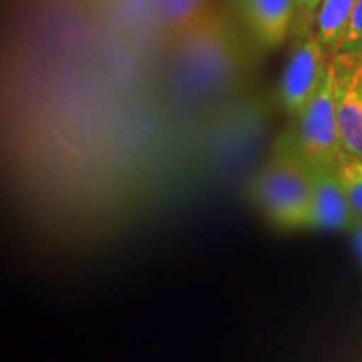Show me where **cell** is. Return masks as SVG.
Returning a JSON list of instances; mask_svg holds the SVG:
<instances>
[{"instance_id":"obj_1","label":"cell","mask_w":362,"mask_h":362,"mask_svg":"<svg viewBox=\"0 0 362 362\" xmlns=\"http://www.w3.org/2000/svg\"><path fill=\"white\" fill-rule=\"evenodd\" d=\"M248 200L275 228L307 230L312 198V168L280 134L269 160L248 181Z\"/></svg>"},{"instance_id":"obj_2","label":"cell","mask_w":362,"mask_h":362,"mask_svg":"<svg viewBox=\"0 0 362 362\" xmlns=\"http://www.w3.org/2000/svg\"><path fill=\"white\" fill-rule=\"evenodd\" d=\"M288 141L304 156L310 168H336L346 153L339 128L334 94V76L329 67L327 78L314 99L282 131Z\"/></svg>"},{"instance_id":"obj_3","label":"cell","mask_w":362,"mask_h":362,"mask_svg":"<svg viewBox=\"0 0 362 362\" xmlns=\"http://www.w3.org/2000/svg\"><path fill=\"white\" fill-rule=\"evenodd\" d=\"M332 57L325 52L315 33L293 39L292 51L285 62L277 86L280 110L296 117L322 88Z\"/></svg>"},{"instance_id":"obj_4","label":"cell","mask_w":362,"mask_h":362,"mask_svg":"<svg viewBox=\"0 0 362 362\" xmlns=\"http://www.w3.org/2000/svg\"><path fill=\"white\" fill-rule=\"evenodd\" d=\"M330 69L344 149L362 158V52L337 54Z\"/></svg>"},{"instance_id":"obj_5","label":"cell","mask_w":362,"mask_h":362,"mask_svg":"<svg viewBox=\"0 0 362 362\" xmlns=\"http://www.w3.org/2000/svg\"><path fill=\"white\" fill-rule=\"evenodd\" d=\"M235 19L262 51H277L292 37L296 0H228Z\"/></svg>"},{"instance_id":"obj_6","label":"cell","mask_w":362,"mask_h":362,"mask_svg":"<svg viewBox=\"0 0 362 362\" xmlns=\"http://www.w3.org/2000/svg\"><path fill=\"white\" fill-rule=\"evenodd\" d=\"M359 220L344 192L336 168H312V198L307 230H352Z\"/></svg>"},{"instance_id":"obj_7","label":"cell","mask_w":362,"mask_h":362,"mask_svg":"<svg viewBox=\"0 0 362 362\" xmlns=\"http://www.w3.org/2000/svg\"><path fill=\"white\" fill-rule=\"evenodd\" d=\"M357 0H322L315 17V34L325 52L336 57Z\"/></svg>"},{"instance_id":"obj_8","label":"cell","mask_w":362,"mask_h":362,"mask_svg":"<svg viewBox=\"0 0 362 362\" xmlns=\"http://www.w3.org/2000/svg\"><path fill=\"white\" fill-rule=\"evenodd\" d=\"M210 0H153L155 25L161 33L178 35L202 21Z\"/></svg>"},{"instance_id":"obj_9","label":"cell","mask_w":362,"mask_h":362,"mask_svg":"<svg viewBox=\"0 0 362 362\" xmlns=\"http://www.w3.org/2000/svg\"><path fill=\"white\" fill-rule=\"evenodd\" d=\"M336 170L352 210L362 220V158L344 153Z\"/></svg>"},{"instance_id":"obj_10","label":"cell","mask_w":362,"mask_h":362,"mask_svg":"<svg viewBox=\"0 0 362 362\" xmlns=\"http://www.w3.org/2000/svg\"><path fill=\"white\" fill-rule=\"evenodd\" d=\"M362 52V0H357L337 54Z\"/></svg>"},{"instance_id":"obj_11","label":"cell","mask_w":362,"mask_h":362,"mask_svg":"<svg viewBox=\"0 0 362 362\" xmlns=\"http://www.w3.org/2000/svg\"><path fill=\"white\" fill-rule=\"evenodd\" d=\"M351 232H352V237H354L357 253H359V257L362 259V220L361 218L356 221V225L352 226Z\"/></svg>"}]
</instances>
